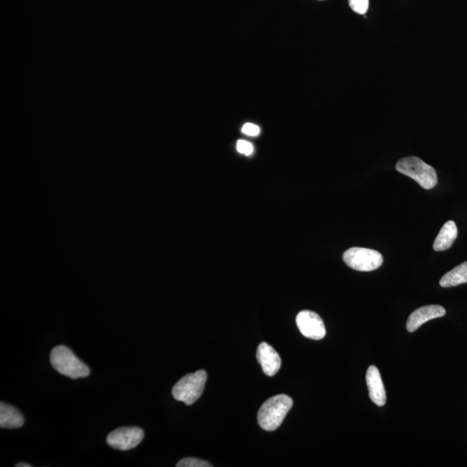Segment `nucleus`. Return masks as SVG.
<instances>
[{
    "label": "nucleus",
    "instance_id": "obj_18",
    "mask_svg": "<svg viewBox=\"0 0 467 467\" xmlns=\"http://www.w3.org/2000/svg\"><path fill=\"white\" fill-rule=\"evenodd\" d=\"M17 467H31L33 466L30 464H27V463H18V464L16 465Z\"/></svg>",
    "mask_w": 467,
    "mask_h": 467
},
{
    "label": "nucleus",
    "instance_id": "obj_9",
    "mask_svg": "<svg viewBox=\"0 0 467 467\" xmlns=\"http://www.w3.org/2000/svg\"><path fill=\"white\" fill-rule=\"evenodd\" d=\"M257 360L261 365L263 372L269 377H273L281 367V358L272 346L263 342L259 344L257 353Z\"/></svg>",
    "mask_w": 467,
    "mask_h": 467
},
{
    "label": "nucleus",
    "instance_id": "obj_10",
    "mask_svg": "<svg viewBox=\"0 0 467 467\" xmlns=\"http://www.w3.org/2000/svg\"><path fill=\"white\" fill-rule=\"evenodd\" d=\"M366 382L368 386L370 400L379 407L385 405L386 391L381 377L380 371L376 366L371 365L367 370Z\"/></svg>",
    "mask_w": 467,
    "mask_h": 467
},
{
    "label": "nucleus",
    "instance_id": "obj_17",
    "mask_svg": "<svg viewBox=\"0 0 467 467\" xmlns=\"http://www.w3.org/2000/svg\"><path fill=\"white\" fill-rule=\"evenodd\" d=\"M242 131L243 134L249 135V136H257L261 130H259V127L254 125V124L246 123L245 125L242 127Z\"/></svg>",
    "mask_w": 467,
    "mask_h": 467
},
{
    "label": "nucleus",
    "instance_id": "obj_16",
    "mask_svg": "<svg viewBox=\"0 0 467 467\" xmlns=\"http://www.w3.org/2000/svg\"><path fill=\"white\" fill-rule=\"evenodd\" d=\"M237 149L239 153L249 156L254 153V146L252 144L246 141H239L237 142Z\"/></svg>",
    "mask_w": 467,
    "mask_h": 467
},
{
    "label": "nucleus",
    "instance_id": "obj_6",
    "mask_svg": "<svg viewBox=\"0 0 467 467\" xmlns=\"http://www.w3.org/2000/svg\"><path fill=\"white\" fill-rule=\"evenodd\" d=\"M144 439V431L137 426H127L113 431L107 438V444L117 450L127 451L136 448Z\"/></svg>",
    "mask_w": 467,
    "mask_h": 467
},
{
    "label": "nucleus",
    "instance_id": "obj_7",
    "mask_svg": "<svg viewBox=\"0 0 467 467\" xmlns=\"http://www.w3.org/2000/svg\"><path fill=\"white\" fill-rule=\"evenodd\" d=\"M297 326L303 336L307 338L321 340L326 337V331L324 321L314 311H301L297 315Z\"/></svg>",
    "mask_w": 467,
    "mask_h": 467
},
{
    "label": "nucleus",
    "instance_id": "obj_14",
    "mask_svg": "<svg viewBox=\"0 0 467 467\" xmlns=\"http://www.w3.org/2000/svg\"><path fill=\"white\" fill-rule=\"evenodd\" d=\"M178 467H211L213 465L209 462L199 460L195 458H183L177 464Z\"/></svg>",
    "mask_w": 467,
    "mask_h": 467
},
{
    "label": "nucleus",
    "instance_id": "obj_15",
    "mask_svg": "<svg viewBox=\"0 0 467 467\" xmlns=\"http://www.w3.org/2000/svg\"><path fill=\"white\" fill-rule=\"evenodd\" d=\"M351 9L358 14H365L369 8V0H349Z\"/></svg>",
    "mask_w": 467,
    "mask_h": 467
},
{
    "label": "nucleus",
    "instance_id": "obj_12",
    "mask_svg": "<svg viewBox=\"0 0 467 467\" xmlns=\"http://www.w3.org/2000/svg\"><path fill=\"white\" fill-rule=\"evenodd\" d=\"M458 237V227L453 221H449L441 227L440 233L435 238L434 249L444 251L450 249Z\"/></svg>",
    "mask_w": 467,
    "mask_h": 467
},
{
    "label": "nucleus",
    "instance_id": "obj_13",
    "mask_svg": "<svg viewBox=\"0 0 467 467\" xmlns=\"http://www.w3.org/2000/svg\"><path fill=\"white\" fill-rule=\"evenodd\" d=\"M467 283V262L454 267L446 273L440 281L442 287H453Z\"/></svg>",
    "mask_w": 467,
    "mask_h": 467
},
{
    "label": "nucleus",
    "instance_id": "obj_4",
    "mask_svg": "<svg viewBox=\"0 0 467 467\" xmlns=\"http://www.w3.org/2000/svg\"><path fill=\"white\" fill-rule=\"evenodd\" d=\"M207 381L205 370L186 375L173 387V396L176 400L193 405L202 396Z\"/></svg>",
    "mask_w": 467,
    "mask_h": 467
},
{
    "label": "nucleus",
    "instance_id": "obj_1",
    "mask_svg": "<svg viewBox=\"0 0 467 467\" xmlns=\"http://www.w3.org/2000/svg\"><path fill=\"white\" fill-rule=\"evenodd\" d=\"M294 404L286 394H278L263 403L258 412V423L263 430L274 431L282 424Z\"/></svg>",
    "mask_w": 467,
    "mask_h": 467
},
{
    "label": "nucleus",
    "instance_id": "obj_11",
    "mask_svg": "<svg viewBox=\"0 0 467 467\" xmlns=\"http://www.w3.org/2000/svg\"><path fill=\"white\" fill-rule=\"evenodd\" d=\"M23 417L14 406L0 403V426L1 429H18L23 425Z\"/></svg>",
    "mask_w": 467,
    "mask_h": 467
},
{
    "label": "nucleus",
    "instance_id": "obj_3",
    "mask_svg": "<svg viewBox=\"0 0 467 467\" xmlns=\"http://www.w3.org/2000/svg\"><path fill=\"white\" fill-rule=\"evenodd\" d=\"M396 169L399 173L413 178L423 189H433L437 185V174L434 167L414 156L400 159L397 163Z\"/></svg>",
    "mask_w": 467,
    "mask_h": 467
},
{
    "label": "nucleus",
    "instance_id": "obj_5",
    "mask_svg": "<svg viewBox=\"0 0 467 467\" xmlns=\"http://www.w3.org/2000/svg\"><path fill=\"white\" fill-rule=\"evenodd\" d=\"M343 259L350 269L360 272L376 270L383 262L382 255L378 251L358 247L346 250L343 254Z\"/></svg>",
    "mask_w": 467,
    "mask_h": 467
},
{
    "label": "nucleus",
    "instance_id": "obj_8",
    "mask_svg": "<svg viewBox=\"0 0 467 467\" xmlns=\"http://www.w3.org/2000/svg\"><path fill=\"white\" fill-rule=\"evenodd\" d=\"M446 309L444 307L438 305H430L421 307L413 311L407 321V330L409 333L420 328L426 322L432 321V319L445 316Z\"/></svg>",
    "mask_w": 467,
    "mask_h": 467
},
{
    "label": "nucleus",
    "instance_id": "obj_2",
    "mask_svg": "<svg viewBox=\"0 0 467 467\" xmlns=\"http://www.w3.org/2000/svg\"><path fill=\"white\" fill-rule=\"evenodd\" d=\"M50 363L58 372L72 379L87 377L90 374L89 367L65 345L55 346L52 349Z\"/></svg>",
    "mask_w": 467,
    "mask_h": 467
}]
</instances>
